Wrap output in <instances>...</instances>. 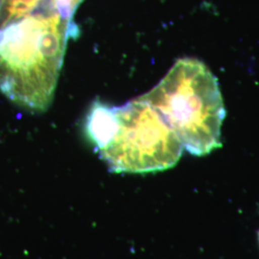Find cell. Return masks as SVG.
<instances>
[{
  "instance_id": "1",
  "label": "cell",
  "mask_w": 259,
  "mask_h": 259,
  "mask_svg": "<svg viewBox=\"0 0 259 259\" xmlns=\"http://www.w3.org/2000/svg\"><path fill=\"white\" fill-rule=\"evenodd\" d=\"M72 19L47 6L0 27V90L31 111H46L55 95Z\"/></svg>"
},
{
  "instance_id": "2",
  "label": "cell",
  "mask_w": 259,
  "mask_h": 259,
  "mask_svg": "<svg viewBox=\"0 0 259 259\" xmlns=\"http://www.w3.org/2000/svg\"><path fill=\"white\" fill-rule=\"evenodd\" d=\"M84 131L115 173L166 170L175 166L183 154L175 132L143 96L119 107L94 101Z\"/></svg>"
},
{
  "instance_id": "3",
  "label": "cell",
  "mask_w": 259,
  "mask_h": 259,
  "mask_svg": "<svg viewBox=\"0 0 259 259\" xmlns=\"http://www.w3.org/2000/svg\"><path fill=\"white\" fill-rule=\"evenodd\" d=\"M156 110L190 154L202 157L221 146L226 116L216 77L203 62L178 60L149 93L142 95Z\"/></svg>"
},
{
  "instance_id": "4",
  "label": "cell",
  "mask_w": 259,
  "mask_h": 259,
  "mask_svg": "<svg viewBox=\"0 0 259 259\" xmlns=\"http://www.w3.org/2000/svg\"><path fill=\"white\" fill-rule=\"evenodd\" d=\"M0 5H1V0H0Z\"/></svg>"
},
{
  "instance_id": "5",
  "label": "cell",
  "mask_w": 259,
  "mask_h": 259,
  "mask_svg": "<svg viewBox=\"0 0 259 259\" xmlns=\"http://www.w3.org/2000/svg\"><path fill=\"white\" fill-rule=\"evenodd\" d=\"M258 240H259V232H258Z\"/></svg>"
}]
</instances>
